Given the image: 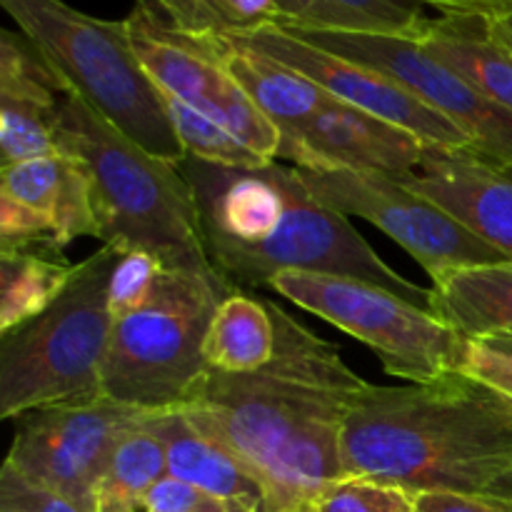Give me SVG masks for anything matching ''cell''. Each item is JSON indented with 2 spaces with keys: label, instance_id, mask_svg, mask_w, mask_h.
<instances>
[{
  "label": "cell",
  "instance_id": "obj_1",
  "mask_svg": "<svg viewBox=\"0 0 512 512\" xmlns=\"http://www.w3.org/2000/svg\"><path fill=\"white\" fill-rule=\"evenodd\" d=\"M343 478L413 495L493 493L512 470V405L468 373L368 385L343 420Z\"/></svg>",
  "mask_w": 512,
  "mask_h": 512
},
{
  "label": "cell",
  "instance_id": "obj_2",
  "mask_svg": "<svg viewBox=\"0 0 512 512\" xmlns=\"http://www.w3.org/2000/svg\"><path fill=\"white\" fill-rule=\"evenodd\" d=\"M275 355L255 373L210 370L188 410L243 463L263 475L280 450L320 425H343L368 380L350 370L340 350L268 300Z\"/></svg>",
  "mask_w": 512,
  "mask_h": 512
},
{
  "label": "cell",
  "instance_id": "obj_3",
  "mask_svg": "<svg viewBox=\"0 0 512 512\" xmlns=\"http://www.w3.org/2000/svg\"><path fill=\"white\" fill-rule=\"evenodd\" d=\"M55 138L58 153L73 155L90 170L103 245L123 253L145 250L170 270L220 278L205 253L198 205L178 165L118 133L65 80Z\"/></svg>",
  "mask_w": 512,
  "mask_h": 512
},
{
  "label": "cell",
  "instance_id": "obj_4",
  "mask_svg": "<svg viewBox=\"0 0 512 512\" xmlns=\"http://www.w3.org/2000/svg\"><path fill=\"white\" fill-rule=\"evenodd\" d=\"M0 8L118 133L165 163L185 158L163 90L140 65L125 20L95 18L58 0H0Z\"/></svg>",
  "mask_w": 512,
  "mask_h": 512
},
{
  "label": "cell",
  "instance_id": "obj_5",
  "mask_svg": "<svg viewBox=\"0 0 512 512\" xmlns=\"http://www.w3.org/2000/svg\"><path fill=\"white\" fill-rule=\"evenodd\" d=\"M123 250L100 245L75 263L65 293L0 340V418L103 398L113 313L110 280Z\"/></svg>",
  "mask_w": 512,
  "mask_h": 512
},
{
  "label": "cell",
  "instance_id": "obj_6",
  "mask_svg": "<svg viewBox=\"0 0 512 512\" xmlns=\"http://www.w3.org/2000/svg\"><path fill=\"white\" fill-rule=\"evenodd\" d=\"M230 293L223 278L165 268L153 295L113 320L103 363L105 398L145 413L188 405L208 373L203 348L210 323Z\"/></svg>",
  "mask_w": 512,
  "mask_h": 512
},
{
  "label": "cell",
  "instance_id": "obj_7",
  "mask_svg": "<svg viewBox=\"0 0 512 512\" xmlns=\"http://www.w3.org/2000/svg\"><path fill=\"white\" fill-rule=\"evenodd\" d=\"M268 288L368 345L393 378L425 385L463 373L468 340L440 323L428 308L408 303L380 285L288 270L275 275Z\"/></svg>",
  "mask_w": 512,
  "mask_h": 512
},
{
  "label": "cell",
  "instance_id": "obj_8",
  "mask_svg": "<svg viewBox=\"0 0 512 512\" xmlns=\"http://www.w3.org/2000/svg\"><path fill=\"white\" fill-rule=\"evenodd\" d=\"M298 173L318 203L373 223L408 250L430 280L450 268L508 263L498 250L400 180L358 170L298 168Z\"/></svg>",
  "mask_w": 512,
  "mask_h": 512
},
{
  "label": "cell",
  "instance_id": "obj_9",
  "mask_svg": "<svg viewBox=\"0 0 512 512\" xmlns=\"http://www.w3.org/2000/svg\"><path fill=\"white\" fill-rule=\"evenodd\" d=\"M145 410L110 398L53 405L13 420L8 463L35 483L65 495L80 512H95V493L110 455Z\"/></svg>",
  "mask_w": 512,
  "mask_h": 512
},
{
  "label": "cell",
  "instance_id": "obj_10",
  "mask_svg": "<svg viewBox=\"0 0 512 512\" xmlns=\"http://www.w3.org/2000/svg\"><path fill=\"white\" fill-rule=\"evenodd\" d=\"M285 33L315 45L330 55L368 65L390 75L428 108L458 125L470 140L473 153L498 168H512V113L490 103L455 70L440 63L418 40L383 35L323 33V30L283 28Z\"/></svg>",
  "mask_w": 512,
  "mask_h": 512
},
{
  "label": "cell",
  "instance_id": "obj_11",
  "mask_svg": "<svg viewBox=\"0 0 512 512\" xmlns=\"http://www.w3.org/2000/svg\"><path fill=\"white\" fill-rule=\"evenodd\" d=\"M233 40L308 75L333 100L365 110L380 120H388V123L413 133L425 145L473 150L468 135L458 125L435 113L423 100L415 98L413 93H408L403 85H398L390 75L380 73V70L325 53V50L285 33L283 28H265Z\"/></svg>",
  "mask_w": 512,
  "mask_h": 512
},
{
  "label": "cell",
  "instance_id": "obj_12",
  "mask_svg": "<svg viewBox=\"0 0 512 512\" xmlns=\"http://www.w3.org/2000/svg\"><path fill=\"white\" fill-rule=\"evenodd\" d=\"M425 143L408 130L340 100H330L298 133L280 140V160L308 170H358L408 183Z\"/></svg>",
  "mask_w": 512,
  "mask_h": 512
},
{
  "label": "cell",
  "instance_id": "obj_13",
  "mask_svg": "<svg viewBox=\"0 0 512 512\" xmlns=\"http://www.w3.org/2000/svg\"><path fill=\"white\" fill-rule=\"evenodd\" d=\"M512 263V178L473 150L425 145L418 173L403 183Z\"/></svg>",
  "mask_w": 512,
  "mask_h": 512
},
{
  "label": "cell",
  "instance_id": "obj_14",
  "mask_svg": "<svg viewBox=\"0 0 512 512\" xmlns=\"http://www.w3.org/2000/svg\"><path fill=\"white\" fill-rule=\"evenodd\" d=\"M63 78L23 33L0 30L3 165L58 153Z\"/></svg>",
  "mask_w": 512,
  "mask_h": 512
},
{
  "label": "cell",
  "instance_id": "obj_15",
  "mask_svg": "<svg viewBox=\"0 0 512 512\" xmlns=\"http://www.w3.org/2000/svg\"><path fill=\"white\" fill-rule=\"evenodd\" d=\"M148 423L165 445L168 475L215 498L260 512L265 493L258 475L188 410L175 408L150 413Z\"/></svg>",
  "mask_w": 512,
  "mask_h": 512
},
{
  "label": "cell",
  "instance_id": "obj_16",
  "mask_svg": "<svg viewBox=\"0 0 512 512\" xmlns=\"http://www.w3.org/2000/svg\"><path fill=\"white\" fill-rule=\"evenodd\" d=\"M0 195L13 198L53 220L63 248L78 238H98L93 178L78 158L65 153L3 165Z\"/></svg>",
  "mask_w": 512,
  "mask_h": 512
},
{
  "label": "cell",
  "instance_id": "obj_17",
  "mask_svg": "<svg viewBox=\"0 0 512 512\" xmlns=\"http://www.w3.org/2000/svg\"><path fill=\"white\" fill-rule=\"evenodd\" d=\"M430 8L438 18L418 43L490 103L512 113V50L490 33L473 0H435Z\"/></svg>",
  "mask_w": 512,
  "mask_h": 512
},
{
  "label": "cell",
  "instance_id": "obj_18",
  "mask_svg": "<svg viewBox=\"0 0 512 512\" xmlns=\"http://www.w3.org/2000/svg\"><path fill=\"white\" fill-rule=\"evenodd\" d=\"M428 310L460 338H512V263L465 265L433 278Z\"/></svg>",
  "mask_w": 512,
  "mask_h": 512
},
{
  "label": "cell",
  "instance_id": "obj_19",
  "mask_svg": "<svg viewBox=\"0 0 512 512\" xmlns=\"http://www.w3.org/2000/svg\"><path fill=\"white\" fill-rule=\"evenodd\" d=\"M225 68L230 78L243 88V93L253 100L255 108L280 130V140L298 133L315 113H320L333 100L308 75L238 40H230Z\"/></svg>",
  "mask_w": 512,
  "mask_h": 512
},
{
  "label": "cell",
  "instance_id": "obj_20",
  "mask_svg": "<svg viewBox=\"0 0 512 512\" xmlns=\"http://www.w3.org/2000/svg\"><path fill=\"white\" fill-rule=\"evenodd\" d=\"M428 10L393 0H280L278 28L423 40L438 18Z\"/></svg>",
  "mask_w": 512,
  "mask_h": 512
},
{
  "label": "cell",
  "instance_id": "obj_21",
  "mask_svg": "<svg viewBox=\"0 0 512 512\" xmlns=\"http://www.w3.org/2000/svg\"><path fill=\"white\" fill-rule=\"evenodd\" d=\"M205 363L220 373H255L275 355V323L263 295L233 290L215 310L205 338Z\"/></svg>",
  "mask_w": 512,
  "mask_h": 512
},
{
  "label": "cell",
  "instance_id": "obj_22",
  "mask_svg": "<svg viewBox=\"0 0 512 512\" xmlns=\"http://www.w3.org/2000/svg\"><path fill=\"white\" fill-rule=\"evenodd\" d=\"M140 8L170 33L233 40L280 25L278 0H153Z\"/></svg>",
  "mask_w": 512,
  "mask_h": 512
},
{
  "label": "cell",
  "instance_id": "obj_23",
  "mask_svg": "<svg viewBox=\"0 0 512 512\" xmlns=\"http://www.w3.org/2000/svg\"><path fill=\"white\" fill-rule=\"evenodd\" d=\"M75 265L65 255L0 253V335L43 315L70 285Z\"/></svg>",
  "mask_w": 512,
  "mask_h": 512
},
{
  "label": "cell",
  "instance_id": "obj_24",
  "mask_svg": "<svg viewBox=\"0 0 512 512\" xmlns=\"http://www.w3.org/2000/svg\"><path fill=\"white\" fill-rule=\"evenodd\" d=\"M148 418L150 413L130 428L110 455L95 493V512H143L153 485L168 475L165 445Z\"/></svg>",
  "mask_w": 512,
  "mask_h": 512
},
{
  "label": "cell",
  "instance_id": "obj_25",
  "mask_svg": "<svg viewBox=\"0 0 512 512\" xmlns=\"http://www.w3.org/2000/svg\"><path fill=\"white\" fill-rule=\"evenodd\" d=\"M170 120H173L175 135L185 150V158H195L200 163L225 165V168H265L275 160H265L263 155L253 153L248 145L240 143L225 125L215 123L205 113L195 110L193 105L183 103L165 95Z\"/></svg>",
  "mask_w": 512,
  "mask_h": 512
},
{
  "label": "cell",
  "instance_id": "obj_26",
  "mask_svg": "<svg viewBox=\"0 0 512 512\" xmlns=\"http://www.w3.org/2000/svg\"><path fill=\"white\" fill-rule=\"evenodd\" d=\"M315 512H415V495L370 478H340L313 503Z\"/></svg>",
  "mask_w": 512,
  "mask_h": 512
},
{
  "label": "cell",
  "instance_id": "obj_27",
  "mask_svg": "<svg viewBox=\"0 0 512 512\" xmlns=\"http://www.w3.org/2000/svg\"><path fill=\"white\" fill-rule=\"evenodd\" d=\"M165 265L145 250H128L120 255L110 280V313L115 318L138 310L153 295Z\"/></svg>",
  "mask_w": 512,
  "mask_h": 512
},
{
  "label": "cell",
  "instance_id": "obj_28",
  "mask_svg": "<svg viewBox=\"0 0 512 512\" xmlns=\"http://www.w3.org/2000/svg\"><path fill=\"white\" fill-rule=\"evenodd\" d=\"M0 512H80V508L5 460L0 468Z\"/></svg>",
  "mask_w": 512,
  "mask_h": 512
},
{
  "label": "cell",
  "instance_id": "obj_29",
  "mask_svg": "<svg viewBox=\"0 0 512 512\" xmlns=\"http://www.w3.org/2000/svg\"><path fill=\"white\" fill-rule=\"evenodd\" d=\"M143 512H258L245 505L228 503L185 480L165 475L163 480L153 485V490L145 498Z\"/></svg>",
  "mask_w": 512,
  "mask_h": 512
},
{
  "label": "cell",
  "instance_id": "obj_30",
  "mask_svg": "<svg viewBox=\"0 0 512 512\" xmlns=\"http://www.w3.org/2000/svg\"><path fill=\"white\" fill-rule=\"evenodd\" d=\"M463 373L493 388L512 405V355L503 353L485 340H475L468 348Z\"/></svg>",
  "mask_w": 512,
  "mask_h": 512
},
{
  "label": "cell",
  "instance_id": "obj_31",
  "mask_svg": "<svg viewBox=\"0 0 512 512\" xmlns=\"http://www.w3.org/2000/svg\"><path fill=\"white\" fill-rule=\"evenodd\" d=\"M415 512H512V500L490 493H425L415 495Z\"/></svg>",
  "mask_w": 512,
  "mask_h": 512
},
{
  "label": "cell",
  "instance_id": "obj_32",
  "mask_svg": "<svg viewBox=\"0 0 512 512\" xmlns=\"http://www.w3.org/2000/svg\"><path fill=\"white\" fill-rule=\"evenodd\" d=\"M490 33L512 50V0H473Z\"/></svg>",
  "mask_w": 512,
  "mask_h": 512
},
{
  "label": "cell",
  "instance_id": "obj_33",
  "mask_svg": "<svg viewBox=\"0 0 512 512\" xmlns=\"http://www.w3.org/2000/svg\"><path fill=\"white\" fill-rule=\"evenodd\" d=\"M490 495H500V498H510L512 500V470L508 475H505L503 480H500L498 485H495V490Z\"/></svg>",
  "mask_w": 512,
  "mask_h": 512
},
{
  "label": "cell",
  "instance_id": "obj_34",
  "mask_svg": "<svg viewBox=\"0 0 512 512\" xmlns=\"http://www.w3.org/2000/svg\"><path fill=\"white\" fill-rule=\"evenodd\" d=\"M485 343L495 345V348L503 350V353L512 355V338H493V340H485Z\"/></svg>",
  "mask_w": 512,
  "mask_h": 512
},
{
  "label": "cell",
  "instance_id": "obj_35",
  "mask_svg": "<svg viewBox=\"0 0 512 512\" xmlns=\"http://www.w3.org/2000/svg\"><path fill=\"white\" fill-rule=\"evenodd\" d=\"M298 512H315V510H313V505H308V508H303V510H298Z\"/></svg>",
  "mask_w": 512,
  "mask_h": 512
},
{
  "label": "cell",
  "instance_id": "obj_36",
  "mask_svg": "<svg viewBox=\"0 0 512 512\" xmlns=\"http://www.w3.org/2000/svg\"><path fill=\"white\" fill-rule=\"evenodd\" d=\"M505 170V173H508L510 175V178H512V168H503Z\"/></svg>",
  "mask_w": 512,
  "mask_h": 512
}]
</instances>
